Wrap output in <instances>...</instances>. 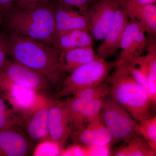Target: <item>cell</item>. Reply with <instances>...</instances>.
<instances>
[{
  "label": "cell",
  "instance_id": "cell-1",
  "mask_svg": "<svg viewBox=\"0 0 156 156\" xmlns=\"http://www.w3.org/2000/svg\"><path fill=\"white\" fill-rule=\"evenodd\" d=\"M9 57L44 75L56 92L67 75L63 71L60 50L53 45L14 33H8Z\"/></svg>",
  "mask_w": 156,
  "mask_h": 156
},
{
  "label": "cell",
  "instance_id": "cell-2",
  "mask_svg": "<svg viewBox=\"0 0 156 156\" xmlns=\"http://www.w3.org/2000/svg\"><path fill=\"white\" fill-rule=\"evenodd\" d=\"M54 3L14 6L3 17L9 33H14L53 45L55 37Z\"/></svg>",
  "mask_w": 156,
  "mask_h": 156
},
{
  "label": "cell",
  "instance_id": "cell-3",
  "mask_svg": "<svg viewBox=\"0 0 156 156\" xmlns=\"http://www.w3.org/2000/svg\"><path fill=\"white\" fill-rule=\"evenodd\" d=\"M108 82L112 99L126 109L135 121L151 117V108L154 105L150 96L126 70L117 67Z\"/></svg>",
  "mask_w": 156,
  "mask_h": 156
},
{
  "label": "cell",
  "instance_id": "cell-4",
  "mask_svg": "<svg viewBox=\"0 0 156 156\" xmlns=\"http://www.w3.org/2000/svg\"><path fill=\"white\" fill-rule=\"evenodd\" d=\"M116 62H108L98 57L95 60L74 70L63 80L56 98L69 97L87 88L102 83L108 77Z\"/></svg>",
  "mask_w": 156,
  "mask_h": 156
},
{
  "label": "cell",
  "instance_id": "cell-5",
  "mask_svg": "<svg viewBox=\"0 0 156 156\" xmlns=\"http://www.w3.org/2000/svg\"><path fill=\"white\" fill-rule=\"evenodd\" d=\"M100 118L112 136L111 145L128 141L134 135H139V124L128 111L112 98L104 100Z\"/></svg>",
  "mask_w": 156,
  "mask_h": 156
},
{
  "label": "cell",
  "instance_id": "cell-6",
  "mask_svg": "<svg viewBox=\"0 0 156 156\" xmlns=\"http://www.w3.org/2000/svg\"><path fill=\"white\" fill-rule=\"evenodd\" d=\"M53 100L41 93L34 106L21 116V127L33 142L50 140L48 131V116Z\"/></svg>",
  "mask_w": 156,
  "mask_h": 156
},
{
  "label": "cell",
  "instance_id": "cell-7",
  "mask_svg": "<svg viewBox=\"0 0 156 156\" xmlns=\"http://www.w3.org/2000/svg\"><path fill=\"white\" fill-rule=\"evenodd\" d=\"M0 69L11 82L26 89L44 93L52 88L44 75L12 59H8Z\"/></svg>",
  "mask_w": 156,
  "mask_h": 156
},
{
  "label": "cell",
  "instance_id": "cell-8",
  "mask_svg": "<svg viewBox=\"0 0 156 156\" xmlns=\"http://www.w3.org/2000/svg\"><path fill=\"white\" fill-rule=\"evenodd\" d=\"M109 86L102 83L81 90L65 101L69 115L71 134L84 127L83 114L88 104L98 98L105 97L108 95Z\"/></svg>",
  "mask_w": 156,
  "mask_h": 156
},
{
  "label": "cell",
  "instance_id": "cell-9",
  "mask_svg": "<svg viewBox=\"0 0 156 156\" xmlns=\"http://www.w3.org/2000/svg\"><path fill=\"white\" fill-rule=\"evenodd\" d=\"M118 5L117 0H98L88 9L89 31L93 39L103 40Z\"/></svg>",
  "mask_w": 156,
  "mask_h": 156
},
{
  "label": "cell",
  "instance_id": "cell-10",
  "mask_svg": "<svg viewBox=\"0 0 156 156\" xmlns=\"http://www.w3.org/2000/svg\"><path fill=\"white\" fill-rule=\"evenodd\" d=\"M48 131L50 140L63 148L71 134L69 115L65 101L53 100L49 110Z\"/></svg>",
  "mask_w": 156,
  "mask_h": 156
},
{
  "label": "cell",
  "instance_id": "cell-11",
  "mask_svg": "<svg viewBox=\"0 0 156 156\" xmlns=\"http://www.w3.org/2000/svg\"><path fill=\"white\" fill-rule=\"evenodd\" d=\"M128 20V16L119 4L103 43L98 50V57L105 59L112 56L120 49L121 40Z\"/></svg>",
  "mask_w": 156,
  "mask_h": 156
},
{
  "label": "cell",
  "instance_id": "cell-12",
  "mask_svg": "<svg viewBox=\"0 0 156 156\" xmlns=\"http://www.w3.org/2000/svg\"><path fill=\"white\" fill-rule=\"evenodd\" d=\"M33 142L20 127L0 131V156L29 155Z\"/></svg>",
  "mask_w": 156,
  "mask_h": 156
},
{
  "label": "cell",
  "instance_id": "cell-13",
  "mask_svg": "<svg viewBox=\"0 0 156 156\" xmlns=\"http://www.w3.org/2000/svg\"><path fill=\"white\" fill-rule=\"evenodd\" d=\"M54 16L55 37L69 31L82 29L89 31L87 15L76 11L75 8L55 1Z\"/></svg>",
  "mask_w": 156,
  "mask_h": 156
},
{
  "label": "cell",
  "instance_id": "cell-14",
  "mask_svg": "<svg viewBox=\"0 0 156 156\" xmlns=\"http://www.w3.org/2000/svg\"><path fill=\"white\" fill-rule=\"evenodd\" d=\"M129 19L137 20L148 35H156V5H141L134 0H117Z\"/></svg>",
  "mask_w": 156,
  "mask_h": 156
},
{
  "label": "cell",
  "instance_id": "cell-15",
  "mask_svg": "<svg viewBox=\"0 0 156 156\" xmlns=\"http://www.w3.org/2000/svg\"><path fill=\"white\" fill-rule=\"evenodd\" d=\"M76 142L84 146H112V136L101 120L87 124L71 134Z\"/></svg>",
  "mask_w": 156,
  "mask_h": 156
},
{
  "label": "cell",
  "instance_id": "cell-16",
  "mask_svg": "<svg viewBox=\"0 0 156 156\" xmlns=\"http://www.w3.org/2000/svg\"><path fill=\"white\" fill-rule=\"evenodd\" d=\"M93 39L89 31L78 29L59 34L55 37L53 46L60 51L75 48L93 47Z\"/></svg>",
  "mask_w": 156,
  "mask_h": 156
},
{
  "label": "cell",
  "instance_id": "cell-17",
  "mask_svg": "<svg viewBox=\"0 0 156 156\" xmlns=\"http://www.w3.org/2000/svg\"><path fill=\"white\" fill-rule=\"evenodd\" d=\"M98 57L93 47L75 48L60 51V53L62 65L66 74L77 68L95 60Z\"/></svg>",
  "mask_w": 156,
  "mask_h": 156
},
{
  "label": "cell",
  "instance_id": "cell-18",
  "mask_svg": "<svg viewBox=\"0 0 156 156\" xmlns=\"http://www.w3.org/2000/svg\"><path fill=\"white\" fill-rule=\"evenodd\" d=\"M156 151L153 150L139 135H134L123 145L110 151V155L116 156H155Z\"/></svg>",
  "mask_w": 156,
  "mask_h": 156
},
{
  "label": "cell",
  "instance_id": "cell-19",
  "mask_svg": "<svg viewBox=\"0 0 156 156\" xmlns=\"http://www.w3.org/2000/svg\"><path fill=\"white\" fill-rule=\"evenodd\" d=\"M155 36L148 35L147 48V54L144 56L148 84L151 99L154 105L156 102V42Z\"/></svg>",
  "mask_w": 156,
  "mask_h": 156
},
{
  "label": "cell",
  "instance_id": "cell-20",
  "mask_svg": "<svg viewBox=\"0 0 156 156\" xmlns=\"http://www.w3.org/2000/svg\"><path fill=\"white\" fill-rule=\"evenodd\" d=\"M120 49L121 53L119 58L115 62L116 66H126L138 58L129 20L121 40Z\"/></svg>",
  "mask_w": 156,
  "mask_h": 156
},
{
  "label": "cell",
  "instance_id": "cell-21",
  "mask_svg": "<svg viewBox=\"0 0 156 156\" xmlns=\"http://www.w3.org/2000/svg\"><path fill=\"white\" fill-rule=\"evenodd\" d=\"M9 108L4 96L0 97V131L15 127H21L20 116Z\"/></svg>",
  "mask_w": 156,
  "mask_h": 156
},
{
  "label": "cell",
  "instance_id": "cell-22",
  "mask_svg": "<svg viewBox=\"0 0 156 156\" xmlns=\"http://www.w3.org/2000/svg\"><path fill=\"white\" fill-rule=\"evenodd\" d=\"M140 135L153 150L156 151V116L143 120L139 122Z\"/></svg>",
  "mask_w": 156,
  "mask_h": 156
},
{
  "label": "cell",
  "instance_id": "cell-23",
  "mask_svg": "<svg viewBox=\"0 0 156 156\" xmlns=\"http://www.w3.org/2000/svg\"><path fill=\"white\" fill-rule=\"evenodd\" d=\"M132 29L133 40L136 48V56L139 57L147 47L148 39L146 36V31L140 22L134 19H129Z\"/></svg>",
  "mask_w": 156,
  "mask_h": 156
},
{
  "label": "cell",
  "instance_id": "cell-24",
  "mask_svg": "<svg viewBox=\"0 0 156 156\" xmlns=\"http://www.w3.org/2000/svg\"><path fill=\"white\" fill-rule=\"evenodd\" d=\"M105 98H98L91 101L88 104L83 114L84 126L89 123L101 120L100 118L101 110Z\"/></svg>",
  "mask_w": 156,
  "mask_h": 156
},
{
  "label": "cell",
  "instance_id": "cell-25",
  "mask_svg": "<svg viewBox=\"0 0 156 156\" xmlns=\"http://www.w3.org/2000/svg\"><path fill=\"white\" fill-rule=\"evenodd\" d=\"M54 1L76 8L81 14L87 15L88 9L98 0H54Z\"/></svg>",
  "mask_w": 156,
  "mask_h": 156
},
{
  "label": "cell",
  "instance_id": "cell-26",
  "mask_svg": "<svg viewBox=\"0 0 156 156\" xmlns=\"http://www.w3.org/2000/svg\"><path fill=\"white\" fill-rule=\"evenodd\" d=\"M9 45L8 33L0 30V69L9 59Z\"/></svg>",
  "mask_w": 156,
  "mask_h": 156
},
{
  "label": "cell",
  "instance_id": "cell-27",
  "mask_svg": "<svg viewBox=\"0 0 156 156\" xmlns=\"http://www.w3.org/2000/svg\"><path fill=\"white\" fill-rule=\"evenodd\" d=\"M15 0H0V15L4 17L15 6Z\"/></svg>",
  "mask_w": 156,
  "mask_h": 156
},
{
  "label": "cell",
  "instance_id": "cell-28",
  "mask_svg": "<svg viewBox=\"0 0 156 156\" xmlns=\"http://www.w3.org/2000/svg\"><path fill=\"white\" fill-rule=\"evenodd\" d=\"M51 1L52 0H15V6L23 7L37 3L48 2Z\"/></svg>",
  "mask_w": 156,
  "mask_h": 156
},
{
  "label": "cell",
  "instance_id": "cell-29",
  "mask_svg": "<svg viewBox=\"0 0 156 156\" xmlns=\"http://www.w3.org/2000/svg\"><path fill=\"white\" fill-rule=\"evenodd\" d=\"M136 3L141 5H146L155 4L156 0H134Z\"/></svg>",
  "mask_w": 156,
  "mask_h": 156
},
{
  "label": "cell",
  "instance_id": "cell-30",
  "mask_svg": "<svg viewBox=\"0 0 156 156\" xmlns=\"http://www.w3.org/2000/svg\"><path fill=\"white\" fill-rule=\"evenodd\" d=\"M3 17L2 16H1L0 15V28H1V27H2V24Z\"/></svg>",
  "mask_w": 156,
  "mask_h": 156
},
{
  "label": "cell",
  "instance_id": "cell-31",
  "mask_svg": "<svg viewBox=\"0 0 156 156\" xmlns=\"http://www.w3.org/2000/svg\"><path fill=\"white\" fill-rule=\"evenodd\" d=\"M2 96H4V94H3L2 91L0 88V97H2Z\"/></svg>",
  "mask_w": 156,
  "mask_h": 156
}]
</instances>
